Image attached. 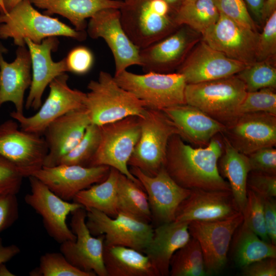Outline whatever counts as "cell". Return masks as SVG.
I'll use <instances>...</instances> for the list:
<instances>
[{
	"mask_svg": "<svg viewBox=\"0 0 276 276\" xmlns=\"http://www.w3.org/2000/svg\"><path fill=\"white\" fill-rule=\"evenodd\" d=\"M220 13L256 31V26L243 0H213Z\"/></svg>",
	"mask_w": 276,
	"mask_h": 276,
	"instance_id": "7bdbcfd3",
	"label": "cell"
},
{
	"mask_svg": "<svg viewBox=\"0 0 276 276\" xmlns=\"http://www.w3.org/2000/svg\"><path fill=\"white\" fill-rule=\"evenodd\" d=\"M202 35L204 42L231 59L247 65L257 61L259 34L222 13Z\"/></svg>",
	"mask_w": 276,
	"mask_h": 276,
	"instance_id": "9a60e30c",
	"label": "cell"
},
{
	"mask_svg": "<svg viewBox=\"0 0 276 276\" xmlns=\"http://www.w3.org/2000/svg\"><path fill=\"white\" fill-rule=\"evenodd\" d=\"M276 0H266L263 11V19H267L275 10Z\"/></svg>",
	"mask_w": 276,
	"mask_h": 276,
	"instance_id": "f5cc1de1",
	"label": "cell"
},
{
	"mask_svg": "<svg viewBox=\"0 0 276 276\" xmlns=\"http://www.w3.org/2000/svg\"><path fill=\"white\" fill-rule=\"evenodd\" d=\"M3 48H0V107L11 102L15 111L24 113L25 94L32 81L31 60L26 45L18 47L16 57L11 62L3 57Z\"/></svg>",
	"mask_w": 276,
	"mask_h": 276,
	"instance_id": "d4e9b609",
	"label": "cell"
},
{
	"mask_svg": "<svg viewBox=\"0 0 276 276\" xmlns=\"http://www.w3.org/2000/svg\"><path fill=\"white\" fill-rule=\"evenodd\" d=\"M86 28L87 34L90 38L103 39L110 49L115 63L114 75L130 66H140V49L124 31L119 9L100 10L89 18Z\"/></svg>",
	"mask_w": 276,
	"mask_h": 276,
	"instance_id": "2e32d148",
	"label": "cell"
},
{
	"mask_svg": "<svg viewBox=\"0 0 276 276\" xmlns=\"http://www.w3.org/2000/svg\"><path fill=\"white\" fill-rule=\"evenodd\" d=\"M219 15L213 0H195L181 4L174 20L178 26L185 25L202 34L216 23Z\"/></svg>",
	"mask_w": 276,
	"mask_h": 276,
	"instance_id": "836d02e7",
	"label": "cell"
},
{
	"mask_svg": "<svg viewBox=\"0 0 276 276\" xmlns=\"http://www.w3.org/2000/svg\"><path fill=\"white\" fill-rule=\"evenodd\" d=\"M72 215L70 226L76 238L60 243V252L79 269L99 276H107L103 261L104 235L95 237L91 235L86 225L84 208L76 209Z\"/></svg>",
	"mask_w": 276,
	"mask_h": 276,
	"instance_id": "5bb4252c",
	"label": "cell"
},
{
	"mask_svg": "<svg viewBox=\"0 0 276 276\" xmlns=\"http://www.w3.org/2000/svg\"><path fill=\"white\" fill-rule=\"evenodd\" d=\"M191 43L188 30L180 26L163 38L140 50V66L145 73H170L183 62Z\"/></svg>",
	"mask_w": 276,
	"mask_h": 276,
	"instance_id": "cb8c5ba5",
	"label": "cell"
},
{
	"mask_svg": "<svg viewBox=\"0 0 276 276\" xmlns=\"http://www.w3.org/2000/svg\"><path fill=\"white\" fill-rule=\"evenodd\" d=\"M262 199L267 235L270 242L276 245V201L273 197Z\"/></svg>",
	"mask_w": 276,
	"mask_h": 276,
	"instance_id": "681fc988",
	"label": "cell"
},
{
	"mask_svg": "<svg viewBox=\"0 0 276 276\" xmlns=\"http://www.w3.org/2000/svg\"><path fill=\"white\" fill-rule=\"evenodd\" d=\"M242 275L244 276L276 275V258H267L243 267Z\"/></svg>",
	"mask_w": 276,
	"mask_h": 276,
	"instance_id": "c3c4849f",
	"label": "cell"
},
{
	"mask_svg": "<svg viewBox=\"0 0 276 276\" xmlns=\"http://www.w3.org/2000/svg\"><path fill=\"white\" fill-rule=\"evenodd\" d=\"M100 128L99 145L88 167L107 166L113 168L141 185L130 172L128 164L140 136L139 117H128Z\"/></svg>",
	"mask_w": 276,
	"mask_h": 276,
	"instance_id": "ba28073f",
	"label": "cell"
},
{
	"mask_svg": "<svg viewBox=\"0 0 276 276\" xmlns=\"http://www.w3.org/2000/svg\"><path fill=\"white\" fill-rule=\"evenodd\" d=\"M172 9L164 0L123 1L119 9L121 24L132 42L142 49L179 27L174 20L176 12L172 13Z\"/></svg>",
	"mask_w": 276,
	"mask_h": 276,
	"instance_id": "3957f363",
	"label": "cell"
},
{
	"mask_svg": "<svg viewBox=\"0 0 276 276\" xmlns=\"http://www.w3.org/2000/svg\"><path fill=\"white\" fill-rule=\"evenodd\" d=\"M67 72L84 75L92 68L94 56L86 47L80 45L72 49L65 58Z\"/></svg>",
	"mask_w": 276,
	"mask_h": 276,
	"instance_id": "ee69618b",
	"label": "cell"
},
{
	"mask_svg": "<svg viewBox=\"0 0 276 276\" xmlns=\"http://www.w3.org/2000/svg\"><path fill=\"white\" fill-rule=\"evenodd\" d=\"M247 93L245 85L236 75L194 84H187L186 104L194 106L224 124L238 116L239 108Z\"/></svg>",
	"mask_w": 276,
	"mask_h": 276,
	"instance_id": "5b68a950",
	"label": "cell"
},
{
	"mask_svg": "<svg viewBox=\"0 0 276 276\" xmlns=\"http://www.w3.org/2000/svg\"><path fill=\"white\" fill-rule=\"evenodd\" d=\"M222 137L223 148L218 162L219 171L228 180L235 201L243 214L247 203V179L250 171L248 157Z\"/></svg>",
	"mask_w": 276,
	"mask_h": 276,
	"instance_id": "f1b7e54d",
	"label": "cell"
},
{
	"mask_svg": "<svg viewBox=\"0 0 276 276\" xmlns=\"http://www.w3.org/2000/svg\"><path fill=\"white\" fill-rule=\"evenodd\" d=\"M103 261L107 276H158L148 257L130 247L104 245Z\"/></svg>",
	"mask_w": 276,
	"mask_h": 276,
	"instance_id": "f546056e",
	"label": "cell"
},
{
	"mask_svg": "<svg viewBox=\"0 0 276 276\" xmlns=\"http://www.w3.org/2000/svg\"><path fill=\"white\" fill-rule=\"evenodd\" d=\"M90 124L83 107L69 111L49 124L42 134L48 149L43 166L58 165L79 142Z\"/></svg>",
	"mask_w": 276,
	"mask_h": 276,
	"instance_id": "7402d4cb",
	"label": "cell"
},
{
	"mask_svg": "<svg viewBox=\"0 0 276 276\" xmlns=\"http://www.w3.org/2000/svg\"><path fill=\"white\" fill-rule=\"evenodd\" d=\"M239 227L234 248V260L238 267L242 268L267 258H276V245L262 240L243 222Z\"/></svg>",
	"mask_w": 276,
	"mask_h": 276,
	"instance_id": "d6a6232c",
	"label": "cell"
},
{
	"mask_svg": "<svg viewBox=\"0 0 276 276\" xmlns=\"http://www.w3.org/2000/svg\"><path fill=\"white\" fill-rule=\"evenodd\" d=\"M86 210V225L92 235H104V245L122 246L144 253L153 233L150 223L119 212L114 217L97 210Z\"/></svg>",
	"mask_w": 276,
	"mask_h": 276,
	"instance_id": "9c48e42d",
	"label": "cell"
},
{
	"mask_svg": "<svg viewBox=\"0 0 276 276\" xmlns=\"http://www.w3.org/2000/svg\"><path fill=\"white\" fill-rule=\"evenodd\" d=\"M222 135L238 151L246 155L262 148L276 146V115L250 112L238 116Z\"/></svg>",
	"mask_w": 276,
	"mask_h": 276,
	"instance_id": "ac0fdd59",
	"label": "cell"
},
{
	"mask_svg": "<svg viewBox=\"0 0 276 276\" xmlns=\"http://www.w3.org/2000/svg\"><path fill=\"white\" fill-rule=\"evenodd\" d=\"M239 212L231 191L191 190L179 206L175 221H217Z\"/></svg>",
	"mask_w": 276,
	"mask_h": 276,
	"instance_id": "603a6c76",
	"label": "cell"
},
{
	"mask_svg": "<svg viewBox=\"0 0 276 276\" xmlns=\"http://www.w3.org/2000/svg\"><path fill=\"white\" fill-rule=\"evenodd\" d=\"M187 221H172L158 225L144 253L150 260L158 276L169 275L173 255L191 238Z\"/></svg>",
	"mask_w": 276,
	"mask_h": 276,
	"instance_id": "4316f807",
	"label": "cell"
},
{
	"mask_svg": "<svg viewBox=\"0 0 276 276\" xmlns=\"http://www.w3.org/2000/svg\"><path fill=\"white\" fill-rule=\"evenodd\" d=\"M24 177L15 165L0 155V195H17Z\"/></svg>",
	"mask_w": 276,
	"mask_h": 276,
	"instance_id": "b9f144b4",
	"label": "cell"
},
{
	"mask_svg": "<svg viewBox=\"0 0 276 276\" xmlns=\"http://www.w3.org/2000/svg\"><path fill=\"white\" fill-rule=\"evenodd\" d=\"M65 73L55 78L49 85L48 97L33 115L26 116L14 110L10 113L22 130L41 135L52 122L72 110L84 107L86 93L73 89L68 84Z\"/></svg>",
	"mask_w": 276,
	"mask_h": 276,
	"instance_id": "30bf717a",
	"label": "cell"
},
{
	"mask_svg": "<svg viewBox=\"0 0 276 276\" xmlns=\"http://www.w3.org/2000/svg\"><path fill=\"white\" fill-rule=\"evenodd\" d=\"M163 111L174 123L180 137L198 147L206 146L213 137L222 133L225 129L224 124L186 103Z\"/></svg>",
	"mask_w": 276,
	"mask_h": 276,
	"instance_id": "484cf974",
	"label": "cell"
},
{
	"mask_svg": "<svg viewBox=\"0 0 276 276\" xmlns=\"http://www.w3.org/2000/svg\"><path fill=\"white\" fill-rule=\"evenodd\" d=\"M243 219V214L239 212L222 220L189 222L190 234L199 244L207 275L218 274L224 269L232 237Z\"/></svg>",
	"mask_w": 276,
	"mask_h": 276,
	"instance_id": "7c38bea8",
	"label": "cell"
},
{
	"mask_svg": "<svg viewBox=\"0 0 276 276\" xmlns=\"http://www.w3.org/2000/svg\"><path fill=\"white\" fill-rule=\"evenodd\" d=\"M243 215V222L262 240L271 243L266 231L262 197L248 189L246 206Z\"/></svg>",
	"mask_w": 276,
	"mask_h": 276,
	"instance_id": "f35d334b",
	"label": "cell"
},
{
	"mask_svg": "<svg viewBox=\"0 0 276 276\" xmlns=\"http://www.w3.org/2000/svg\"><path fill=\"white\" fill-rule=\"evenodd\" d=\"M110 169L107 166L86 167L59 164L53 167L43 166L32 176L39 179L60 198L70 201L79 192L105 180Z\"/></svg>",
	"mask_w": 276,
	"mask_h": 276,
	"instance_id": "d6986e66",
	"label": "cell"
},
{
	"mask_svg": "<svg viewBox=\"0 0 276 276\" xmlns=\"http://www.w3.org/2000/svg\"><path fill=\"white\" fill-rule=\"evenodd\" d=\"M171 276L206 275L202 252L198 242L191 237L173 255L170 262Z\"/></svg>",
	"mask_w": 276,
	"mask_h": 276,
	"instance_id": "e575fe53",
	"label": "cell"
},
{
	"mask_svg": "<svg viewBox=\"0 0 276 276\" xmlns=\"http://www.w3.org/2000/svg\"><path fill=\"white\" fill-rule=\"evenodd\" d=\"M274 88H266L247 92L238 110V116L250 112H267L276 115Z\"/></svg>",
	"mask_w": 276,
	"mask_h": 276,
	"instance_id": "ab89813d",
	"label": "cell"
},
{
	"mask_svg": "<svg viewBox=\"0 0 276 276\" xmlns=\"http://www.w3.org/2000/svg\"><path fill=\"white\" fill-rule=\"evenodd\" d=\"M87 35L85 31H77L40 13L30 0H23L8 12L0 13V39L11 38L17 47L26 45V39L40 43L48 37L64 36L82 41Z\"/></svg>",
	"mask_w": 276,
	"mask_h": 276,
	"instance_id": "7a4b0ae2",
	"label": "cell"
},
{
	"mask_svg": "<svg viewBox=\"0 0 276 276\" xmlns=\"http://www.w3.org/2000/svg\"><path fill=\"white\" fill-rule=\"evenodd\" d=\"M47 152L42 135L22 130L14 119L0 124V155L15 165L25 177L43 166Z\"/></svg>",
	"mask_w": 276,
	"mask_h": 276,
	"instance_id": "8fae6325",
	"label": "cell"
},
{
	"mask_svg": "<svg viewBox=\"0 0 276 276\" xmlns=\"http://www.w3.org/2000/svg\"><path fill=\"white\" fill-rule=\"evenodd\" d=\"M31 57L32 81L25 103L27 109L37 110L42 104V97L49 84L57 77L67 72L65 58L55 62L52 53L56 51L59 44L57 37H50L36 43L25 39Z\"/></svg>",
	"mask_w": 276,
	"mask_h": 276,
	"instance_id": "ffe728a7",
	"label": "cell"
},
{
	"mask_svg": "<svg viewBox=\"0 0 276 276\" xmlns=\"http://www.w3.org/2000/svg\"><path fill=\"white\" fill-rule=\"evenodd\" d=\"M175 10H177L181 5L182 0H164Z\"/></svg>",
	"mask_w": 276,
	"mask_h": 276,
	"instance_id": "9f6ffc18",
	"label": "cell"
},
{
	"mask_svg": "<svg viewBox=\"0 0 276 276\" xmlns=\"http://www.w3.org/2000/svg\"><path fill=\"white\" fill-rule=\"evenodd\" d=\"M31 276H96L72 265L61 252H47L40 257L38 267L30 272Z\"/></svg>",
	"mask_w": 276,
	"mask_h": 276,
	"instance_id": "74e56055",
	"label": "cell"
},
{
	"mask_svg": "<svg viewBox=\"0 0 276 276\" xmlns=\"http://www.w3.org/2000/svg\"><path fill=\"white\" fill-rule=\"evenodd\" d=\"M193 1H195V0H182V2H181V4H183V3H188V2H192Z\"/></svg>",
	"mask_w": 276,
	"mask_h": 276,
	"instance_id": "680465c9",
	"label": "cell"
},
{
	"mask_svg": "<svg viewBox=\"0 0 276 276\" xmlns=\"http://www.w3.org/2000/svg\"><path fill=\"white\" fill-rule=\"evenodd\" d=\"M247 189L262 197L276 196V175L250 171L247 177Z\"/></svg>",
	"mask_w": 276,
	"mask_h": 276,
	"instance_id": "f6af8a7d",
	"label": "cell"
},
{
	"mask_svg": "<svg viewBox=\"0 0 276 276\" xmlns=\"http://www.w3.org/2000/svg\"><path fill=\"white\" fill-rule=\"evenodd\" d=\"M28 178L31 192L25 195V201L41 217L49 235L59 243L75 240L76 237L68 227L66 218L75 210L83 206L60 198L36 177L32 175Z\"/></svg>",
	"mask_w": 276,
	"mask_h": 276,
	"instance_id": "4fadbf2b",
	"label": "cell"
},
{
	"mask_svg": "<svg viewBox=\"0 0 276 276\" xmlns=\"http://www.w3.org/2000/svg\"><path fill=\"white\" fill-rule=\"evenodd\" d=\"M139 119L140 136L128 164L154 176L164 166L170 137L179 131L162 110L146 108Z\"/></svg>",
	"mask_w": 276,
	"mask_h": 276,
	"instance_id": "8992f818",
	"label": "cell"
},
{
	"mask_svg": "<svg viewBox=\"0 0 276 276\" xmlns=\"http://www.w3.org/2000/svg\"><path fill=\"white\" fill-rule=\"evenodd\" d=\"M46 14H59L67 19L76 30L84 31L87 28L86 19L101 10L120 9L123 0H30Z\"/></svg>",
	"mask_w": 276,
	"mask_h": 276,
	"instance_id": "83f0119b",
	"label": "cell"
},
{
	"mask_svg": "<svg viewBox=\"0 0 276 276\" xmlns=\"http://www.w3.org/2000/svg\"><path fill=\"white\" fill-rule=\"evenodd\" d=\"M247 156L250 171L276 175V149L274 147L262 148Z\"/></svg>",
	"mask_w": 276,
	"mask_h": 276,
	"instance_id": "bcb514c9",
	"label": "cell"
},
{
	"mask_svg": "<svg viewBox=\"0 0 276 276\" xmlns=\"http://www.w3.org/2000/svg\"><path fill=\"white\" fill-rule=\"evenodd\" d=\"M236 75L244 83L247 92L276 87V68L266 61L248 65Z\"/></svg>",
	"mask_w": 276,
	"mask_h": 276,
	"instance_id": "8d00e7d4",
	"label": "cell"
},
{
	"mask_svg": "<svg viewBox=\"0 0 276 276\" xmlns=\"http://www.w3.org/2000/svg\"><path fill=\"white\" fill-rule=\"evenodd\" d=\"M23 0H4V10L0 13H6L11 10L19 3Z\"/></svg>",
	"mask_w": 276,
	"mask_h": 276,
	"instance_id": "db71d44e",
	"label": "cell"
},
{
	"mask_svg": "<svg viewBox=\"0 0 276 276\" xmlns=\"http://www.w3.org/2000/svg\"><path fill=\"white\" fill-rule=\"evenodd\" d=\"M221 133L208 145L193 147L178 134L168 142L164 167L181 187L189 190L231 191L228 182L220 175L218 162L223 152Z\"/></svg>",
	"mask_w": 276,
	"mask_h": 276,
	"instance_id": "6da1fadb",
	"label": "cell"
},
{
	"mask_svg": "<svg viewBox=\"0 0 276 276\" xmlns=\"http://www.w3.org/2000/svg\"><path fill=\"white\" fill-rule=\"evenodd\" d=\"M129 170L146 192L152 221L158 225L175 221L177 209L191 190L177 184L164 166L154 176L146 174L136 167Z\"/></svg>",
	"mask_w": 276,
	"mask_h": 276,
	"instance_id": "e0dca14e",
	"label": "cell"
},
{
	"mask_svg": "<svg viewBox=\"0 0 276 276\" xmlns=\"http://www.w3.org/2000/svg\"><path fill=\"white\" fill-rule=\"evenodd\" d=\"M120 172L110 168L105 180L79 192L73 201L85 209L92 208L114 217L118 214L117 186Z\"/></svg>",
	"mask_w": 276,
	"mask_h": 276,
	"instance_id": "4dcf8cb0",
	"label": "cell"
},
{
	"mask_svg": "<svg viewBox=\"0 0 276 276\" xmlns=\"http://www.w3.org/2000/svg\"><path fill=\"white\" fill-rule=\"evenodd\" d=\"M87 88L84 107L91 124L101 126L128 117H142L146 109L142 101L119 86L107 72L100 71Z\"/></svg>",
	"mask_w": 276,
	"mask_h": 276,
	"instance_id": "277c9868",
	"label": "cell"
},
{
	"mask_svg": "<svg viewBox=\"0 0 276 276\" xmlns=\"http://www.w3.org/2000/svg\"><path fill=\"white\" fill-rule=\"evenodd\" d=\"M113 77L119 86L142 101L147 108L163 110L186 103L187 83L178 72L136 74L126 70Z\"/></svg>",
	"mask_w": 276,
	"mask_h": 276,
	"instance_id": "52a82bcc",
	"label": "cell"
},
{
	"mask_svg": "<svg viewBox=\"0 0 276 276\" xmlns=\"http://www.w3.org/2000/svg\"><path fill=\"white\" fill-rule=\"evenodd\" d=\"M123 1H125V0H123Z\"/></svg>",
	"mask_w": 276,
	"mask_h": 276,
	"instance_id": "91938a15",
	"label": "cell"
},
{
	"mask_svg": "<svg viewBox=\"0 0 276 276\" xmlns=\"http://www.w3.org/2000/svg\"><path fill=\"white\" fill-rule=\"evenodd\" d=\"M18 217L16 195H0V233L12 226Z\"/></svg>",
	"mask_w": 276,
	"mask_h": 276,
	"instance_id": "7dc6e473",
	"label": "cell"
},
{
	"mask_svg": "<svg viewBox=\"0 0 276 276\" xmlns=\"http://www.w3.org/2000/svg\"><path fill=\"white\" fill-rule=\"evenodd\" d=\"M100 139V126L91 123L79 142L61 159L59 164L88 167L97 150Z\"/></svg>",
	"mask_w": 276,
	"mask_h": 276,
	"instance_id": "d590c367",
	"label": "cell"
},
{
	"mask_svg": "<svg viewBox=\"0 0 276 276\" xmlns=\"http://www.w3.org/2000/svg\"><path fill=\"white\" fill-rule=\"evenodd\" d=\"M4 0H0V13H2L4 11Z\"/></svg>",
	"mask_w": 276,
	"mask_h": 276,
	"instance_id": "6f0895ef",
	"label": "cell"
},
{
	"mask_svg": "<svg viewBox=\"0 0 276 276\" xmlns=\"http://www.w3.org/2000/svg\"><path fill=\"white\" fill-rule=\"evenodd\" d=\"M246 66L202 41L184 60L177 72L183 75L187 84H194L235 75Z\"/></svg>",
	"mask_w": 276,
	"mask_h": 276,
	"instance_id": "44dd1931",
	"label": "cell"
},
{
	"mask_svg": "<svg viewBox=\"0 0 276 276\" xmlns=\"http://www.w3.org/2000/svg\"><path fill=\"white\" fill-rule=\"evenodd\" d=\"M15 274L11 272L5 263L0 265V276H14Z\"/></svg>",
	"mask_w": 276,
	"mask_h": 276,
	"instance_id": "11a10c76",
	"label": "cell"
},
{
	"mask_svg": "<svg viewBox=\"0 0 276 276\" xmlns=\"http://www.w3.org/2000/svg\"><path fill=\"white\" fill-rule=\"evenodd\" d=\"M276 53V10L267 18L263 31L259 34L257 61H267Z\"/></svg>",
	"mask_w": 276,
	"mask_h": 276,
	"instance_id": "60d3db41",
	"label": "cell"
},
{
	"mask_svg": "<svg viewBox=\"0 0 276 276\" xmlns=\"http://www.w3.org/2000/svg\"><path fill=\"white\" fill-rule=\"evenodd\" d=\"M246 5L259 20L263 19L265 0H243Z\"/></svg>",
	"mask_w": 276,
	"mask_h": 276,
	"instance_id": "816d5d0a",
	"label": "cell"
},
{
	"mask_svg": "<svg viewBox=\"0 0 276 276\" xmlns=\"http://www.w3.org/2000/svg\"><path fill=\"white\" fill-rule=\"evenodd\" d=\"M117 208L118 213L148 223L152 221L147 195L142 186L121 173L118 180Z\"/></svg>",
	"mask_w": 276,
	"mask_h": 276,
	"instance_id": "1f68e13d",
	"label": "cell"
},
{
	"mask_svg": "<svg viewBox=\"0 0 276 276\" xmlns=\"http://www.w3.org/2000/svg\"><path fill=\"white\" fill-rule=\"evenodd\" d=\"M20 252V249L16 245H5L0 237V265L7 262Z\"/></svg>",
	"mask_w": 276,
	"mask_h": 276,
	"instance_id": "f907efd6",
	"label": "cell"
}]
</instances>
